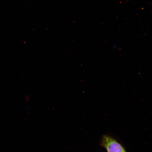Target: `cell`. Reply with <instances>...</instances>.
I'll list each match as a JSON object with an SVG mask.
<instances>
[{
	"instance_id": "6da1fadb",
	"label": "cell",
	"mask_w": 152,
	"mask_h": 152,
	"mask_svg": "<svg viewBox=\"0 0 152 152\" xmlns=\"http://www.w3.org/2000/svg\"><path fill=\"white\" fill-rule=\"evenodd\" d=\"M100 145L105 148L107 152H127L125 148L115 139L111 136L104 135Z\"/></svg>"
}]
</instances>
